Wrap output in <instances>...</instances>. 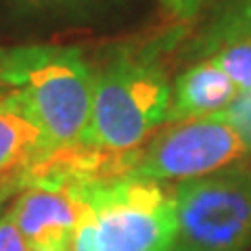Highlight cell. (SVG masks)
<instances>
[{"label":"cell","instance_id":"6da1fadb","mask_svg":"<svg viewBox=\"0 0 251 251\" xmlns=\"http://www.w3.org/2000/svg\"><path fill=\"white\" fill-rule=\"evenodd\" d=\"M9 86L42 128L50 153L80 145L92 111L94 72L75 46L25 44L0 54Z\"/></svg>","mask_w":251,"mask_h":251},{"label":"cell","instance_id":"ba28073f","mask_svg":"<svg viewBox=\"0 0 251 251\" xmlns=\"http://www.w3.org/2000/svg\"><path fill=\"white\" fill-rule=\"evenodd\" d=\"M237 86L209 59L184 69L172 88V105L168 122L214 115L237 99Z\"/></svg>","mask_w":251,"mask_h":251},{"label":"cell","instance_id":"5bb4252c","mask_svg":"<svg viewBox=\"0 0 251 251\" xmlns=\"http://www.w3.org/2000/svg\"><path fill=\"white\" fill-rule=\"evenodd\" d=\"M72 251H97V247H94V239H92V226H90L88 218L77 226V230L74 234Z\"/></svg>","mask_w":251,"mask_h":251},{"label":"cell","instance_id":"277c9868","mask_svg":"<svg viewBox=\"0 0 251 251\" xmlns=\"http://www.w3.org/2000/svg\"><path fill=\"white\" fill-rule=\"evenodd\" d=\"M172 251H245L251 245V168H224L174 188Z\"/></svg>","mask_w":251,"mask_h":251},{"label":"cell","instance_id":"8992f818","mask_svg":"<svg viewBox=\"0 0 251 251\" xmlns=\"http://www.w3.org/2000/svg\"><path fill=\"white\" fill-rule=\"evenodd\" d=\"M9 214L29 247L57 237H74L90 211L82 188L34 182L25 186Z\"/></svg>","mask_w":251,"mask_h":251},{"label":"cell","instance_id":"9c48e42d","mask_svg":"<svg viewBox=\"0 0 251 251\" xmlns=\"http://www.w3.org/2000/svg\"><path fill=\"white\" fill-rule=\"evenodd\" d=\"M251 40V0H226L201 29L191 57H211L224 46Z\"/></svg>","mask_w":251,"mask_h":251},{"label":"cell","instance_id":"8fae6325","mask_svg":"<svg viewBox=\"0 0 251 251\" xmlns=\"http://www.w3.org/2000/svg\"><path fill=\"white\" fill-rule=\"evenodd\" d=\"M17 9L31 15H82L99 6L103 0H11Z\"/></svg>","mask_w":251,"mask_h":251},{"label":"cell","instance_id":"2e32d148","mask_svg":"<svg viewBox=\"0 0 251 251\" xmlns=\"http://www.w3.org/2000/svg\"><path fill=\"white\" fill-rule=\"evenodd\" d=\"M0 54H2V52H0Z\"/></svg>","mask_w":251,"mask_h":251},{"label":"cell","instance_id":"3957f363","mask_svg":"<svg viewBox=\"0 0 251 251\" xmlns=\"http://www.w3.org/2000/svg\"><path fill=\"white\" fill-rule=\"evenodd\" d=\"M97 251H172L178 234L174 193L161 182L117 174L86 188Z\"/></svg>","mask_w":251,"mask_h":251},{"label":"cell","instance_id":"9a60e30c","mask_svg":"<svg viewBox=\"0 0 251 251\" xmlns=\"http://www.w3.org/2000/svg\"><path fill=\"white\" fill-rule=\"evenodd\" d=\"M72 245H74V237H57V239L34 243V245L27 247V251H72Z\"/></svg>","mask_w":251,"mask_h":251},{"label":"cell","instance_id":"30bf717a","mask_svg":"<svg viewBox=\"0 0 251 251\" xmlns=\"http://www.w3.org/2000/svg\"><path fill=\"white\" fill-rule=\"evenodd\" d=\"M209 61L230 77L239 92L251 90V40L224 46Z\"/></svg>","mask_w":251,"mask_h":251},{"label":"cell","instance_id":"52a82bcc","mask_svg":"<svg viewBox=\"0 0 251 251\" xmlns=\"http://www.w3.org/2000/svg\"><path fill=\"white\" fill-rule=\"evenodd\" d=\"M50 155L42 128L15 92L0 99V182Z\"/></svg>","mask_w":251,"mask_h":251},{"label":"cell","instance_id":"7c38bea8","mask_svg":"<svg viewBox=\"0 0 251 251\" xmlns=\"http://www.w3.org/2000/svg\"><path fill=\"white\" fill-rule=\"evenodd\" d=\"M0 251H27L25 241L11 214L0 218Z\"/></svg>","mask_w":251,"mask_h":251},{"label":"cell","instance_id":"7a4b0ae2","mask_svg":"<svg viewBox=\"0 0 251 251\" xmlns=\"http://www.w3.org/2000/svg\"><path fill=\"white\" fill-rule=\"evenodd\" d=\"M172 86L151 52L124 50L94 74L92 111L80 145L132 153L168 122Z\"/></svg>","mask_w":251,"mask_h":251},{"label":"cell","instance_id":"4fadbf2b","mask_svg":"<svg viewBox=\"0 0 251 251\" xmlns=\"http://www.w3.org/2000/svg\"><path fill=\"white\" fill-rule=\"evenodd\" d=\"M172 15H176L180 19H188L197 13L207 0H163Z\"/></svg>","mask_w":251,"mask_h":251},{"label":"cell","instance_id":"5b68a950","mask_svg":"<svg viewBox=\"0 0 251 251\" xmlns=\"http://www.w3.org/2000/svg\"><path fill=\"white\" fill-rule=\"evenodd\" d=\"M249 155L241 132L222 113L191 117L159 132L145 151L134 153L126 174L151 180H193L214 174Z\"/></svg>","mask_w":251,"mask_h":251}]
</instances>
